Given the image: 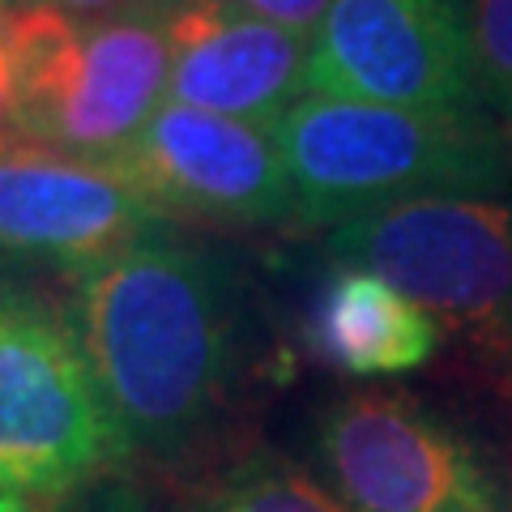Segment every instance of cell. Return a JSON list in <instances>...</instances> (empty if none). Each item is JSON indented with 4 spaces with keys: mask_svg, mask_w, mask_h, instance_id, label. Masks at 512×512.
<instances>
[{
    "mask_svg": "<svg viewBox=\"0 0 512 512\" xmlns=\"http://www.w3.org/2000/svg\"><path fill=\"white\" fill-rule=\"evenodd\" d=\"M171 5L111 18H69L47 5L5 13L22 141L94 163L133 146L167 103Z\"/></svg>",
    "mask_w": 512,
    "mask_h": 512,
    "instance_id": "cell-3",
    "label": "cell"
},
{
    "mask_svg": "<svg viewBox=\"0 0 512 512\" xmlns=\"http://www.w3.org/2000/svg\"><path fill=\"white\" fill-rule=\"evenodd\" d=\"M35 5L60 9L69 18H111V13H133V9H158L171 0H35Z\"/></svg>",
    "mask_w": 512,
    "mask_h": 512,
    "instance_id": "cell-16",
    "label": "cell"
},
{
    "mask_svg": "<svg viewBox=\"0 0 512 512\" xmlns=\"http://www.w3.org/2000/svg\"><path fill=\"white\" fill-rule=\"evenodd\" d=\"M0 512H22V508H13V504H5V500H0Z\"/></svg>",
    "mask_w": 512,
    "mask_h": 512,
    "instance_id": "cell-18",
    "label": "cell"
},
{
    "mask_svg": "<svg viewBox=\"0 0 512 512\" xmlns=\"http://www.w3.org/2000/svg\"><path fill=\"white\" fill-rule=\"evenodd\" d=\"M167 222H295V188L269 128L167 99L124 154L107 158Z\"/></svg>",
    "mask_w": 512,
    "mask_h": 512,
    "instance_id": "cell-8",
    "label": "cell"
},
{
    "mask_svg": "<svg viewBox=\"0 0 512 512\" xmlns=\"http://www.w3.org/2000/svg\"><path fill=\"white\" fill-rule=\"evenodd\" d=\"M201 512H350L312 474H303L278 453H252L218 478Z\"/></svg>",
    "mask_w": 512,
    "mask_h": 512,
    "instance_id": "cell-12",
    "label": "cell"
},
{
    "mask_svg": "<svg viewBox=\"0 0 512 512\" xmlns=\"http://www.w3.org/2000/svg\"><path fill=\"white\" fill-rule=\"evenodd\" d=\"M312 355L342 376H402L440 355L444 329L372 269L333 265L308 308Z\"/></svg>",
    "mask_w": 512,
    "mask_h": 512,
    "instance_id": "cell-11",
    "label": "cell"
},
{
    "mask_svg": "<svg viewBox=\"0 0 512 512\" xmlns=\"http://www.w3.org/2000/svg\"><path fill=\"white\" fill-rule=\"evenodd\" d=\"M167 30V94L184 107L274 128L282 111L303 99L299 90H308L312 35L248 18L218 0H175Z\"/></svg>",
    "mask_w": 512,
    "mask_h": 512,
    "instance_id": "cell-10",
    "label": "cell"
},
{
    "mask_svg": "<svg viewBox=\"0 0 512 512\" xmlns=\"http://www.w3.org/2000/svg\"><path fill=\"white\" fill-rule=\"evenodd\" d=\"M312 440L350 512H504L474 444L410 393H346L316 414Z\"/></svg>",
    "mask_w": 512,
    "mask_h": 512,
    "instance_id": "cell-6",
    "label": "cell"
},
{
    "mask_svg": "<svg viewBox=\"0 0 512 512\" xmlns=\"http://www.w3.org/2000/svg\"><path fill=\"white\" fill-rule=\"evenodd\" d=\"M218 5L248 13V18L286 26V30H295V35H312L333 0H218Z\"/></svg>",
    "mask_w": 512,
    "mask_h": 512,
    "instance_id": "cell-14",
    "label": "cell"
},
{
    "mask_svg": "<svg viewBox=\"0 0 512 512\" xmlns=\"http://www.w3.org/2000/svg\"><path fill=\"white\" fill-rule=\"evenodd\" d=\"M128 457L69 312L0 295V500L47 512Z\"/></svg>",
    "mask_w": 512,
    "mask_h": 512,
    "instance_id": "cell-5",
    "label": "cell"
},
{
    "mask_svg": "<svg viewBox=\"0 0 512 512\" xmlns=\"http://www.w3.org/2000/svg\"><path fill=\"white\" fill-rule=\"evenodd\" d=\"M508 137H512V133H508Z\"/></svg>",
    "mask_w": 512,
    "mask_h": 512,
    "instance_id": "cell-19",
    "label": "cell"
},
{
    "mask_svg": "<svg viewBox=\"0 0 512 512\" xmlns=\"http://www.w3.org/2000/svg\"><path fill=\"white\" fill-rule=\"evenodd\" d=\"M22 146V133H18V73H13V56H9V43L0 35V154Z\"/></svg>",
    "mask_w": 512,
    "mask_h": 512,
    "instance_id": "cell-15",
    "label": "cell"
},
{
    "mask_svg": "<svg viewBox=\"0 0 512 512\" xmlns=\"http://www.w3.org/2000/svg\"><path fill=\"white\" fill-rule=\"evenodd\" d=\"M295 188V222H342L423 197L512 184V137L491 111H414L303 94L269 128Z\"/></svg>",
    "mask_w": 512,
    "mask_h": 512,
    "instance_id": "cell-2",
    "label": "cell"
},
{
    "mask_svg": "<svg viewBox=\"0 0 512 512\" xmlns=\"http://www.w3.org/2000/svg\"><path fill=\"white\" fill-rule=\"evenodd\" d=\"M0 295H13V256L0 252Z\"/></svg>",
    "mask_w": 512,
    "mask_h": 512,
    "instance_id": "cell-17",
    "label": "cell"
},
{
    "mask_svg": "<svg viewBox=\"0 0 512 512\" xmlns=\"http://www.w3.org/2000/svg\"><path fill=\"white\" fill-rule=\"evenodd\" d=\"M329 252L410 295L512 393V188L384 205L333 227Z\"/></svg>",
    "mask_w": 512,
    "mask_h": 512,
    "instance_id": "cell-4",
    "label": "cell"
},
{
    "mask_svg": "<svg viewBox=\"0 0 512 512\" xmlns=\"http://www.w3.org/2000/svg\"><path fill=\"white\" fill-rule=\"evenodd\" d=\"M171 222L107 163L47 146L0 154V252L69 274L107 261Z\"/></svg>",
    "mask_w": 512,
    "mask_h": 512,
    "instance_id": "cell-9",
    "label": "cell"
},
{
    "mask_svg": "<svg viewBox=\"0 0 512 512\" xmlns=\"http://www.w3.org/2000/svg\"><path fill=\"white\" fill-rule=\"evenodd\" d=\"M466 22L478 99L512 133V0H470Z\"/></svg>",
    "mask_w": 512,
    "mask_h": 512,
    "instance_id": "cell-13",
    "label": "cell"
},
{
    "mask_svg": "<svg viewBox=\"0 0 512 512\" xmlns=\"http://www.w3.org/2000/svg\"><path fill=\"white\" fill-rule=\"evenodd\" d=\"M308 90L414 111H487L461 0H333L312 30Z\"/></svg>",
    "mask_w": 512,
    "mask_h": 512,
    "instance_id": "cell-7",
    "label": "cell"
},
{
    "mask_svg": "<svg viewBox=\"0 0 512 512\" xmlns=\"http://www.w3.org/2000/svg\"><path fill=\"white\" fill-rule=\"evenodd\" d=\"M73 329L128 453L184 457L248 367V291L218 248L158 227L73 274Z\"/></svg>",
    "mask_w": 512,
    "mask_h": 512,
    "instance_id": "cell-1",
    "label": "cell"
}]
</instances>
